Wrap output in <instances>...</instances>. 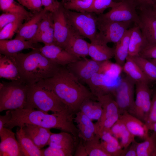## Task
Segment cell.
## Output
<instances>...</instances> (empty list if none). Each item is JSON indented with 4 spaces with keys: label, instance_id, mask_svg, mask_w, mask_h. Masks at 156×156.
Listing matches in <instances>:
<instances>
[{
    "label": "cell",
    "instance_id": "cell-1",
    "mask_svg": "<svg viewBox=\"0 0 156 156\" xmlns=\"http://www.w3.org/2000/svg\"><path fill=\"white\" fill-rule=\"evenodd\" d=\"M53 92L74 114L79 111L84 101L88 99L96 100L90 91L68 70L61 66L53 77L37 83Z\"/></svg>",
    "mask_w": 156,
    "mask_h": 156
},
{
    "label": "cell",
    "instance_id": "cell-2",
    "mask_svg": "<svg viewBox=\"0 0 156 156\" xmlns=\"http://www.w3.org/2000/svg\"><path fill=\"white\" fill-rule=\"evenodd\" d=\"M10 111L11 119L4 127L12 129L16 126L23 127L26 124H32L50 129H58L79 138L78 129L73 122V114L65 113L49 114L35 109L24 108Z\"/></svg>",
    "mask_w": 156,
    "mask_h": 156
},
{
    "label": "cell",
    "instance_id": "cell-3",
    "mask_svg": "<svg viewBox=\"0 0 156 156\" xmlns=\"http://www.w3.org/2000/svg\"><path fill=\"white\" fill-rule=\"evenodd\" d=\"M39 48L32 49L27 53H19L12 56L22 80L28 85L53 77L62 66L44 56Z\"/></svg>",
    "mask_w": 156,
    "mask_h": 156
},
{
    "label": "cell",
    "instance_id": "cell-4",
    "mask_svg": "<svg viewBox=\"0 0 156 156\" xmlns=\"http://www.w3.org/2000/svg\"><path fill=\"white\" fill-rule=\"evenodd\" d=\"M24 109L74 115L53 92L37 83L28 85L27 101Z\"/></svg>",
    "mask_w": 156,
    "mask_h": 156
},
{
    "label": "cell",
    "instance_id": "cell-5",
    "mask_svg": "<svg viewBox=\"0 0 156 156\" xmlns=\"http://www.w3.org/2000/svg\"><path fill=\"white\" fill-rule=\"evenodd\" d=\"M28 85L22 80L2 81L0 83V112L23 109Z\"/></svg>",
    "mask_w": 156,
    "mask_h": 156
},
{
    "label": "cell",
    "instance_id": "cell-6",
    "mask_svg": "<svg viewBox=\"0 0 156 156\" xmlns=\"http://www.w3.org/2000/svg\"><path fill=\"white\" fill-rule=\"evenodd\" d=\"M64 12L69 27L84 38L93 41L97 33V17L90 12H73L65 8Z\"/></svg>",
    "mask_w": 156,
    "mask_h": 156
},
{
    "label": "cell",
    "instance_id": "cell-7",
    "mask_svg": "<svg viewBox=\"0 0 156 156\" xmlns=\"http://www.w3.org/2000/svg\"><path fill=\"white\" fill-rule=\"evenodd\" d=\"M135 83L126 75L120 80L112 94L121 114L128 112L133 115L135 107L134 93Z\"/></svg>",
    "mask_w": 156,
    "mask_h": 156
},
{
    "label": "cell",
    "instance_id": "cell-8",
    "mask_svg": "<svg viewBox=\"0 0 156 156\" xmlns=\"http://www.w3.org/2000/svg\"><path fill=\"white\" fill-rule=\"evenodd\" d=\"M136 9L131 0H123L108 12L99 15L97 19L101 21L130 22L138 25L139 20Z\"/></svg>",
    "mask_w": 156,
    "mask_h": 156
},
{
    "label": "cell",
    "instance_id": "cell-9",
    "mask_svg": "<svg viewBox=\"0 0 156 156\" xmlns=\"http://www.w3.org/2000/svg\"><path fill=\"white\" fill-rule=\"evenodd\" d=\"M131 23L101 21L97 19V27L99 32H97L94 39L107 44L111 42L116 43L121 40Z\"/></svg>",
    "mask_w": 156,
    "mask_h": 156
},
{
    "label": "cell",
    "instance_id": "cell-10",
    "mask_svg": "<svg viewBox=\"0 0 156 156\" xmlns=\"http://www.w3.org/2000/svg\"><path fill=\"white\" fill-rule=\"evenodd\" d=\"M148 83H135L136 99L133 115L145 122L147 120L151 104V93Z\"/></svg>",
    "mask_w": 156,
    "mask_h": 156
},
{
    "label": "cell",
    "instance_id": "cell-11",
    "mask_svg": "<svg viewBox=\"0 0 156 156\" xmlns=\"http://www.w3.org/2000/svg\"><path fill=\"white\" fill-rule=\"evenodd\" d=\"M102 62L85 57L68 64L66 67L80 82L87 84L94 74L99 73Z\"/></svg>",
    "mask_w": 156,
    "mask_h": 156
},
{
    "label": "cell",
    "instance_id": "cell-12",
    "mask_svg": "<svg viewBox=\"0 0 156 156\" xmlns=\"http://www.w3.org/2000/svg\"><path fill=\"white\" fill-rule=\"evenodd\" d=\"M63 2L59 8L53 12L55 44L64 49L69 32V26L64 12Z\"/></svg>",
    "mask_w": 156,
    "mask_h": 156
},
{
    "label": "cell",
    "instance_id": "cell-13",
    "mask_svg": "<svg viewBox=\"0 0 156 156\" xmlns=\"http://www.w3.org/2000/svg\"><path fill=\"white\" fill-rule=\"evenodd\" d=\"M138 15L137 25L147 43L146 47L156 45V17L148 10L140 11Z\"/></svg>",
    "mask_w": 156,
    "mask_h": 156
},
{
    "label": "cell",
    "instance_id": "cell-14",
    "mask_svg": "<svg viewBox=\"0 0 156 156\" xmlns=\"http://www.w3.org/2000/svg\"><path fill=\"white\" fill-rule=\"evenodd\" d=\"M39 50L47 58L58 65L65 66L79 59L70 54L64 49L55 44L44 45Z\"/></svg>",
    "mask_w": 156,
    "mask_h": 156
},
{
    "label": "cell",
    "instance_id": "cell-15",
    "mask_svg": "<svg viewBox=\"0 0 156 156\" xmlns=\"http://www.w3.org/2000/svg\"><path fill=\"white\" fill-rule=\"evenodd\" d=\"M0 156H24L15 134L11 129L4 127L0 131Z\"/></svg>",
    "mask_w": 156,
    "mask_h": 156
},
{
    "label": "cell",
    "instance_id": "cell-16",
    "mask_svg": "<svg viewBox=\"0 0 156 156\" xmlns=\"http://www.w3.org/2000/svg\"><path fill=\"white\" fill-rule=\"evenodd\" d=\"M89 43L69 27V34L64 49L73 56L81 59L88 55Z\"/></svg>",
    "mask_w": 156,
    "mask_h": 156
},
{
    "label": "cell",
    "instance_id": "cell-17",
    "mask_svg": "<svg viewBox=\"0 0 156 156\" xmlns=\"http://www.w3.org/2000/svg\"><path fill=\"white\" fill-rule=\"evenodd\" d=\"M31 40H24L20 39L0 40V53L12 56L25 49H34L40 48Z\"/></svg>",
    "mask_w": 156,
    "mask_h": 156
},
{
    "label": "cell",
    "instance_id": "cell-18",
    "mask_svg": "<svg viewBox=\"0 0 156 156\" xmlns=\"http://www.w3.org/2000/svg\"><path fill=\"white\" fill-rule=\"evenodd\" d=\"M114 80L100 73L94 74L87 84L93 95L96 98L108 93L112 94L114 89L112 85Z\"/></svg>",
    "mask_w": 156,
    "mask_h": 156
},
{
    "label": "cell",
    "instance_id": "cell-19",
    "mask_svg": "<svg viewBox=\"0 0 156 156\" xmlns=\"http://www.w3.org/2000/svg\"><path fill=\"white\" fill-rule=\"evenodd\" d=\"M47 11L43 8L41 11L34 14L31 17L22 24L15 38L24 40L33 39L37 33L40 22Z\"/></svg>",
    "mask_w": 156,
    "mask_h": 156
},
{
    "label": "cell",
    "instance_id": "cell-20",
    "mask_svg": "<svg viewBox=\"0 0 156 156\" xmlns=\"http://www.w3.org/2000/svg\"><path fill=\"white\" fill-rule=\"evenodd\" d=\"M119 118L135 137L145 140L149 136V130L145 123L134 116L125 112L120 115Z\"/></svg>",
    "mask_w": 156,
    "mask_h": 156
},
{
    "label": "cell",
    "instance_id": "cell-21",
    "mask_svg": "<svg viewBox=\"0 0 156 156\" xmlns=\"http://www.w3.org/2000/svg\"><path fill=\"white\" fill-rule=\"evenodd\" d=\"M26 134L40 149L48 145L52 133L50 129L27 124L22 127Z\"/></svg>",
    "mask_w": 156,
    "mask_h": 156
},
{
    "label": "cell",
    "instance_id": "cell-22",
    "mask_svg": "<svg viewBox=\"0 0 156 156\" xmlns=\"http://www.w3.org/2000/svg\"><path fill=\"white\" fill-rule=\"evenodd\" d=\"M78 138L72 134L64 131L51 135L48 142L49 146L55 148L73 151L75 150L78 142Z\"/></svg>",
    "mask_w": 156,
    "mask_h": 156
},
{
    "label": "cell",
    "instance_id": "cell-23",
    "mask_svg": "<svg viewBox=\"0 0 156 156\" xmlns=\"http://www.w3.org/2000/svg\"><path fill=\"white\" fill-rule=\"evenodd\" d=\"M114 51L115 48L96 40L89 43L88 55L96 61L101 62L109 60L114 57Z\"/></svg>",
    "mask_w": 156,
    "mask_h": 156
},
{
    "label": "cell",
    "instance_id": "cell-24",
    "mask_svg": "<svg viewBox=\"0 0 156 156\" xmlns=\"http://www.w3.org/2000/svg\"><path fill=\"white\" fill-rule=\"evenodd\" d=\"M0 77L11 81L22 80L14 57L0 54Z\"/></svg>",
    "mask_w": 156,
    "mask_h": 156
},
{
    "label": "cell",
    "instance_id": "cell-25",
    "mask_svg": "<svg viewBox=\"0 0 156 156\" xmlns=\"http://www.w3.org/2000/svg\"><path fill=\"white\" fill-rule=\"evenodd\" d=\"M74 120L77 124L79 130V138L84 140H89L92 138L95 134V124L92 120L80 111L76 114Z\"/></svg>",
    "mask_w": 156,
    "mask_h": 156
},
{
    "label": "cell",
    "instance_id": "cell-26",
    "mask_svg": "<svg viewBox=\"0 0 156 156\" xmlns=\"http://www.w3.org/2000/svg\"><path fill=\"white\" fill-rule=\"evenodd\" d=\"M16 135L24 156H43V149L41 150L35 144L22 127L17 129Z\"/></svg>",
    "mask_w": 156,
    "mask_h": 156
},
{
    "label": "cell",
    "instance_id": "cell-27",
    "mask_svg": "<svg viewBox=\"0 0 156 156\" xmlns=\"http://www.w3.org/2000/svg\"><path fill=\"white\" fill-rule=\"evenodd\" d=\"M96 100L100 103L103 109L102 115L96 123H100L112 116L119 113L118 105L112 94L97 97Z\"/></svg>",
    "mask_w": 156,
    "mask_h": 156
},
{
    "label": "cell",
    "instance_id": "cell-28",
    "mask_svg": "<svg viewBox=\"0 0 156 156\" xmlns=\"http://www.w3.org/2000/svg\"><path fill=\"white\" fill-rule=\"evenodd\" d=\"M147 46V43L138 26L135 24L132 27L129 42L128 55L134 57L139 56L140 52Z\"/></svg>",
    "mask_w": 156,
    "mask_h": 156
},
{
    "label": "cell",
    "instance_id": "cell-29",
    "mask_svg": "<svg viewBox=\"0 0 156 156\" xmlns=\"http://www.w3.org/2000/svg\"><path fill=\"white\" fill-rule=\"evenodd\" d=\"M122 69V71L135 83L144 82L148 83L150 81L131 56L128 55Z\"/></svg>",
    "mask_w": 156,
    "mask_h": 156
},
{
    "label": "cell",
    "instance_id": "cell-30",
    "mask_svg": "<svg viewBox=\"0 0 156 156\" xmlns=\"http://www.w3.org/2000/svg\"><path fill=\"white\" fill-rule=\"evenodd\" d=\"M132 28L127 30L121 40L116 43L114 57L116 63L122 67L128 55V49Z\"/></svg>",
    "mask_w": 156,
    "mask_h": 156
},
{
    "label": "cell",
    "instance_id": "cell-31",
    "mask_svg": "<svg viewBox=\"0 0 156 156\" xmlns=\"http://www.w3.org/2000/svg\"><path fill=\"white\" fill-rule=\"evenodd\" d=\"M92 99H86L82 103L79 111L83 113L91 120H99L103 112V109L100 103Z\"/></svg>",
    "mask_w": 156,
    "mask_h": 156
},
{
    "label": "cell",
    "instance_id": "cell-32",
    "mask_svg": "<svg viewBox=\"0 0 156 156\" xmlns=\"http://www.w3.org/2000/svg\"><path fill=\"white\" fill-rule=\"evenodd\" d=\"M156 150V133L153 132L144 141L138 143L137 156H155Z\"/></svg>",
    "mask_w": 156,
    "mask_h": 156
},
{
    "label": "cell",
    "instance_id": "cell-33",
    "mask_svg": "<svg viewBox=\"0 0 156 156\" xmlns=\"http://www.w3.org/2000/svg\"><path fill=\"white\" fill-rule=\"evenodd\" d=\"M132 57L150 81H156V65L150 60L139 55Z\"/></svg>",
    "mask_w": 156,
    "mask_h": 156
},
{
    "label": "cell",
    "instance_id": "cell-34",
    "mask_svg": "<svg viewBox=\"0 0 156 156\" xmlns=\"http://www.w3.org/2000/svg\"><path fill=\"white\" fill-rule=\"evenodd\" d=\"M100 138L95 134L92 139L82 140L83 144L89 156H109L102 147Z\"/></svg>",
    "mask_w": 156,
    "mask_h": 156
},
{
    "label": "cell",
    "instance_id": "cell-35",
    "mask_svg": "<svg viewBox=\"0 0 156 156\" xmlns=\"http://www.w3.org/2000/svg\"><path fill=\"white\" fill-rule=\"evenodd\" d=\"M0 9L3 12L21 14L31 18L33 14L27 11L24 7L14 0H0Z\"/></svg>",
    "mask_w": 156,
    "mask_h": 156
},
{
    "label": "cell",
    "instance_id": "cell-36",
    "mask_svg": "<svg viewBox=\"0 0 156 156\" xmlns=\"http://www.w3.org/2000/svg\"><path fill=\"white\" fill-rule=\"evenodd\" d=\"M122 71V67L109 60L102 62L99 73L104 74L115 79L119 77Z\"/></svg>",
    "mask_w": 156,
    "mask_h": 156
},
{
    "label": "cell",
    "instance_id": "cell-37",
    "mask_svg": "<svg viewBox=\"0 0 156 156\" xmlns=\"http://www.w3.org/2000/svg\"><path fill=\"white\" fill-rule=\"evenodd\" d=\"M94 0H71L63 3L64 8L77 12H88Z\"/></svg>",
    "mask_w": 156,
    "mask_h": 156
},
{
    "label": "cell",
    "instance_id": "cell-38",
    "mask_svg": "<svg viewBox=\"0 0 156 156\" xmlns=\"http://www.w3.org/2000/svg\"><path fill=\"white\" fill-rule=\"evenodd\" d=\"M19 20L7 24L0 30V40L11 39L23 24Z\"/></svg>",
    "mask_w": 156,
    "mask_h": 156
},
{
    "label": "cell",
    "instance_id": "cell-39",
    "mask_svg": "<svg viewBox=\"0 0 156 156\" xmlns=\"http://www.w3.org/2000/svg\"><path fill=\"white\" fill-rule=\"evenodd\" d=\"M119 2H115L113 0H94L87 12H93L99 15L102 14L106 9L113 8L117 5Z\"/></svg>",
    "mask_w": 156,
    "mask_h": 156
},
{
    "label": "cell",
    "instance_id": "cell-40",
    "mask_svg": "<svg viewBox=\"0 0 156 156\" xmlns=\"http://www.w3.org/2000/svg\"><path fill=\"white\" fill-rule=\"evenodd\" d=\"M30 18L19 14L3 12L0 16V30L10 23L19 20H27Z\"/></svg>",
    "mask_w": 156,
    "mask_h": 156
},
{
    "label": "cell",
    "instance_id": "cell-41",
    "mask_svg": "<svg viewBox=\"0 0 156 156\" xmlns=\"http://www.w3.org/2000/svg\"><path fill=\"white\" fill-rule=\"evenodd\" d=\"M101 143L109 156H122L123 149L121 147L120 142H109L101 140Z\"/></svg>",
    "mask_w": 156,
    "mask_h": 156
},
{
    "label": "cell",
    "instance_id": "cell-42",
    "mask_svg": "<svg viewBox=\"0 0 156 156\" xmlns=\"http://www.w3.org/2000/svg\"><path fill=\"white\" fill-rule=\"evenodd\" d=\"M53 28V12L47 11L40 22L35 36Z\"/></svg>",
    "mask_w": 156,
    "mask_h": 156
},
{
    "label": "cell",
    "instance_id": "cell-43",
    "mask_svg": "<svg viewBox=\"0 0 156 156\" xmlns=\"http://www.w3.org/2000/svg\"><path fill=\"white\" fill-rule=\"evenodd\" d=\"M34 43H43L44 45L55 44L54 28L35 36L31 40Z\"/></svg>",
    "mask_w": 156,
    "mask_h": 156
},
{
    "label": "cell",
    "instance_id": "cell-44",
    "mask_svg": "<svg viewBox=\"0 0 156 156\" xmlns=\"http://www.w3.org/2000/svg\"><path fill=\"white\" fill-rule=\"evenodd\" d=\"M33 14L39 12L43 8L41 0H16Z\"/></svg>",
    "mask_w": 156,
    "mask_h": 156
},
{
    "label": "cell",
    "instance_id": "cell-45",
    "mask_svg": "<svg viewBox=\"0 0 156 156\" xmlns=\"http://www.w3.org/2000/svg\"><path fill=\"white\" fill-rule=\"evenodd\" d=\"M43 156H72L74 152L69 150L57 148L49 146L43 149Z\"/></svg>",
    "mask_w": 156,
    "mask_h": 156
},
{
    "label": "cell",
    "instance_id": "cell-46",
    "mask_svg": "<svg viewBox=\"0 0 156 156\" xmlns=\"http://www.w3.org/2000/svg\"><path fill=\"white\" fill-rule=\"evenodd\" d=\"M135 137L127 129L125 126L124 128L120 139V146L123 149L127 148L135 140Z\"/></svg>",
    "mask_w": 156,
    "mask_h": 156
},
{
    "label": "cell",
    "instance_id": "cell-47",
    "mask_svg": "<svg viewBox=\"0 0 156 156\" xmlns=\"http://www.w3.org/2000/svg\"><path fill=\"white\" fill-rule=\"evenodd\" d=\"M156 122V88L151 100V104L148 118L145 122L147 127Z\"/></svg>",
    "mask_w": 156,
    "mask_h": 156
},
{
    "label": "cell",
    "instance_id": "cell-48",
    "mask_svg": "<svg viewBox=\"0 0 156 156\" xmlns=\"http://www.w3.org/2000/svg\"><path fill=\"white\" fill-rule=\"evenodd\" d=\"M44 9L47 11L53 12L59 8L61 1L58 0H41Z\"/></svg>",
    "mask_w": 156,
    "mask_h": 156
},
{
    "label": "cell",
    "instance_id": "cell-49",
    "mask_svg": "<svg viewBox=\"0 0 156 156\" xmlns=\"http://www.w3.org/2000/svg\"><path fill=\"white\" fill-rule=\"evenodd\" d=\"M125 127L124 124L119 118L111 127L109 132L118 139H120Z\"/></svg>",
    "mask_w": 156,
    "mask_h": 156
},
{
    "label": "cell",
    "instance_id": "cell-50",
    "mask_svg": "<svg viewBox=\"0 0 156 156\" xmlns=\"http://www.w3.org/2000/svg\"><path fill=\"white\" fill-rule=\"evenodd\" d=\"M139 56L148 60L156 59V45L146 47L140 52Z\"/></svg>",
    "mask_w": 156,
    "mask_h": 156
},
{
    "label": "cell",
    "instance_id": "cell-51",
    "mask_svg": "<svg viewBox=\"0 0 156 156\" xmlns=\"http://www.w3.org/2000/svg\"><path fill=\"white\" fill-rule=\"evenodd\" d=\"M138 143L134 140L127 148L123 149L122 156H137V149Z\"/></svg>",
    "mask_w": 156,
    "mask_h": 156
},
{
    "label": "cell",
    "instance_id": "cell-52",
    "mask_svg": "<svg viewBox=\"0 0 156 156\" xmlns=\"http://www.w3.org/2000/svg\"><path fill=\"white\" fill-rule=\"evenodd\" d=\"M136 8L140 11L149 9L151 6L153 0H131Z\"/></svg>",
    "mask_w": 156,
    "mask_h": 156
},
{
    "label": "cell",
    "instance_id": "cell-53",
    "mask_svg": "<svg viewBox=\"0 0 156 156\" xmlns=\"http://www.w3.org/2000/svg\"><path fill=\"white\" fill-rule=\"evenodd\" d=\"M76 147L74 155L75 156H88L85 148L83 144L82 140L80 138Z\"/></svg>",
    "mask_w": 156,
    "mask_h": 156
},
{
    "label": "cell",
    "instance_id": "cell-54",
    "mask_svg": "<svg viewBox=\"0 0 156 156\" xmlns=\"http://www.w3.org/2000/svg\"><path fill=\"white\" fill-rule=\"evenodd\" d=\"M12 116L10 110H9L6 112L5 115L0 116V131L4 127V125L11 120Z\"/></svg>",
    "mask_w": 156,
    "mask_h": 156
},
{
    "label": "cell",
    "instance_id": "cell-55",
    "mask_svg": "<svg viewBox=\"0 0 156 156\" xmlns=\"http://www.w3.org/2000/svg\"><path fill=\"white\" fill-rule=\"evenodd\" d=\"M156 17V3H153L148 9Z\"/></svg>",
    "mask_w": 156,
    "mask_h": 156
},
{
    "label": "cell",
    "instance_id": "cell-56",
    "mask_svg": "<svg viewBox=\"0 0 156 156\" xmlns=\"http://www.w3.org/2000/svg\"><path fill=\"white\" fill-rule=\"evenodd\" d=\"M148 128L149 130H151L156 133V122L148 126Z\"/></svg>",
    "mask_w": 156,
    "mask_h": 156
},
{
    "label": "cell",
    "instance_id": "cell-57",
    "mask_svg": "<svg viewBox=\"0 0 156 156\" xmlns=\"http://www.w3.org/2000/svg\"><path fill=\"white\" fill-rule=\"evenodd\" d=\"M150 60L156 65V59L151 60Z\"/></svg>",
    "mask_w": 156,
    "mask_h": 156
},
{
    "label": "cell",
    "instance_id": "cell-58",
    "mask_svg": "<svg viewBox=\"0 0 156 156\" xmlns=\"http://www.w3.org/2000/svg\"><path fill=\"white\" fill-rule=\"evenodd\" d=\"M71 0H62V1L63 3H65Z\"/></svg>",
    "mask_w": 156,
    "mask_h": 156
},
{
    "label": "cell",
    "instance_id": "cell-59",
    "mask_svg": "<svg viewBox=\"0 0 156 156\" xmlns=\"http://www.w3.org/2000/svg\"><path fill=\"white\" fill-rule=\"evenodd\" d=\"M118 0L119 1V2H120V1H122L123 0Z\"/></svg>",
    "mask_w": 156,
    "mask_h": 156
},
{
    "label": "cell",
    "instance_id": "cell-60",
    "mask_svg": "<svg viewBox=\"0 0 156 156\" xmlns=\"http://www.w3.org/2000/svg\"><path fill=\"white\" fill-rule=\"evenodd\" d=\"M155 156H156V152H155Z\"/></svg>",
    "mask_w": 156,
    "mask_h": 156
}]
</instances>
